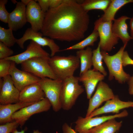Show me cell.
<instances>
[{
  "instance_id": "16",
  "label": "cell",
  "mask_w": 133,
  "mask_h": 133,
  "mask_svg": "<svg viewBox=\"0 0 133 133\" xmlns=\"http://www.w3.org/2000/svg\"><path fill=\"white\" fill-rule=\"evenodd\" d=\"M133 105V102L122 101L119 99L118 96L115 95L113 98L106 101L102 107L95 110L87 117H92L109 113L118 114L120 110L132 107Z\"/></svg>"
},
{
  "instance_id": "10",
  "label": "cell",
  "mask_w": 133,
  "mask_h": 133,
  "mask_svg": "<svg viewBox=\"0 0 133 133\" xmlns=\"http://www.w3.org/2000/svg\"><path fill=\"white\" fill-rule=\"evenodd\" d=\"M128 113L126 110L113 115L92 117H83L80 116L75 122L74 130L78 133H87L90 130L105 122L112 119L121 118L127 116Z\"/></svg>"
},
{
  "instance_id": "1",
  "label": "cell",
  "mask_w": 133,
  "mask_h": 133,
  "mask_svg": "<svg viewBox=\"0 0 133 133\" xmlns=\"http://www.w3.org/2000/svg\"><path fill=\"white\" fill-rule=\"evenodd\" d=\"M88 13L76 1L64 0L59 6L46 12L41 33L53 40H80L84 38L88 27Z\"/></svg>"
},
{
  "instance_id": "11",
  "label": "cell",
  "mask_w": 133,
  "mask_h": 133,
  "mask_svg": "<svg viewBox=\"0 0 133 133\" xmlns=\"http://www.w3.org/2000/svg\"><path fill=\"white\" fill-rule=\"evenodd\" d=\"M20 91L15 86L9 75L0 79V103L6 105L19 102Z\"/></svg>"
},
{
  "instance_id": "9",
  "label": "cell",
  "mask_w": 133,
  "mask_h": 133,
  "mask_svg": "<svg viewBox=\"0 0 133 133\" xmlns=\"http://www.w3.org/2000/svg\"><path fill=\"white\" fill-rule=\"evenodd\" d=\"M42 33L33 30L31 28L27 29L22 36L16 39V43L20 48L24 49V44L26 41L31 40L42 46L48 47L51 51L50 56H54L57 52L60 51V47L53 40L46 37H43Z\"/></svg>"
},
{
  "instance_id": "6",
  "label": "cell",
  "mask_w": 133,
  "mask_h": 133,
  "mask_svg": "<svg viewBox=\"0 0 133 133\" xmlns=\"http://www.w3.org/2000/svg\"><path fill=\"white\" fill-rule=\"evenodd\" d=\"M63 81L48 78L40 79L38 83L51 103L53 110L59 111L61 108L60 98Z\"/></svg>"
},
{
  "instance_id": "19",
  "label": "cell",
  "mask_w": 133,
  "mask_h": 133,
  "mask_svg": "<svg viewBox=\"0 0 133 133\" xmlns=\"http://www.w3.org/2000/svg\"><path fill=\"white\" fill-rule=\"evenodd\" d=\"M45 98V93L38 83L31 84L25 87L20 91V102L35 103Z\"/></svg>"
},
{
  "instance_id": "35",
  "label": "cell",
  "mask_w": 133,
  "mask_h": 133,
  "mask_svg": "<svg viewBox=\"0 0 133 133\" xmlns=\"http://www.w3.org/2000/svg\"><path fill=\"white\" fill-rule=\"evenodd\" d=\"M62 129V133H78L66 123H65L63 124Z\"/></svg>"
},
{
  "instance_id": "41",
  "label": "cell",
  "mask_w": 133,
  "mask_h": 133,
  "mask_svg": "<svg viewBox=\"0 0 133 133\" xmlns=\"http://www.w3.org/2000/svg\"><path fill=\"white\" fill-rule=\"evenodd\" d=\"M33 133H42L41 132H39L38 130H34Z\"/></svg>"
},
{
  "instance_id": "40",
  "label": "cell",
  "mask_w": 133,
  "mask_h": 133,
  "mask_svg": "<svg viewBox=\"0 0 133 133\" xmlns=\"http://www.w3.org/2000/svg\"><path fill=\"white\" fill-rule=\"evenodd\" d=\"M27 128H26L24 130H22L21 131H18L17 129L15 130L12 133H25V131L27 130Z\"/></svg>"
},
{
  "instance_id": "7",
  "label": "cell",
  "mask_w": 133,
  "mask_h": 133,
  "mask_svg": "<svg viewBox=\"0 0 133 133\" xmlns=\"http://www.w3.org/2000/svg\"><path fill=\"white\" fill-rule=\"evenodd\" d=\"M113 21L101 22L98 19L94 23V29L97 31L100 37L99 44L101 51H111L118 43L119 38L113 32Z\"/></svg>"
},
{
  "instance_id": "36",
  "label": "cell",
  "mask_w": 133,
  "mask_h": 133,
  "mask_svg": "<svg viewBox=\"0 0 133 133\" xmlns=\"http://www.w3.org/2000/svg\"><path fill=\"white\" fill-rule=\"evenodd\" d=\"M50 9L55 8L61 5L64 0H49Z\"/></svg>"
},
{
  "instance_id": "37",
  "label": "cell",
  "mask_w": 133,
  "mask_h": 133,
  "mask_svg": "<svg viewBox=\"0 0 133 133\" xmlns=\"http://www.w3.org/2000/svg\"><path fill=\"white\" fill-rule=\"evenodd\" d=\"M128 82L129 85V93L130 94L133 95V75L130 76Z\"/></svg>"
},
{
  "instance_id": "18",
  "label": "cell",
  "mask_w": 133,
  "mask_h": 133,
  "mask_svg": "<svg viewBox=\"0 0 133 133\" xmlns=\"http://www.w3.org/2000/svg\"><path fill=\"white\" fill-rule=\"evenodd\" d=\"M26 6L21 1L17 2L15 8L9 13L7 23L9 28L13 31L21 28L27 22Z\"/></svg>"
},
{
  "instance_id": "3",
  "label": "cell",
  "mask_w": 133,
  "mask_h": 133,
  "mask_svg": "<svg viewBox=\"0 0 133 133\" xmlns=\"http://www.w3.org/2000/svg\"><path fill=\"white\" fill-rule=\"evenodd\" d=\"M79 82V77L74 76L63 80L60 100L63 110L68 111L71 109L84 92V89Z\"/></svg>"
},
{
  "instance_id": "8",
  "label": "cell",
  "mask_w": 133,
  "mask_h": 133,
  "mask_svg": "<svg viewBox=\"0 0 133 133\" xmlns=\"http://www.w3.org/2000/svg\"><path fill=\"white\" fill-rule=\"evenodd\" d=\"M51 106L50 101L45 97L40 101L23 108L16 112L12 115V118L13 121H16L19 124L21 128L32 115L47 111Z\"/></svg>"
},
{
  "instance_id": "15",
  "label": "cell",
  "mask_w": 133,
  "mask_h": 133,
  "mask_svg": "<svg viewBox=\"0 0 133 133\" xmlns=\"http://www.w3.org/2000/svg\"><path fill=\"white\" fill-rule=\"evenodd\" d=\"M26 13L27 22L31 25V28L36 32L41 31L45 13L42 11L38 3L35 0H32L27 6Z\"/></svg>"
},
{
  "instance_id": "30",
  "label": "cell",
  "mask_w": 133,
  "mask_h": 133,
  "mask_svg": "<svg viewBox=\"0 0 133 133\" xmlns=\"http://www.w3.org/2000/svg\"><path fill=\"white\" fill-rule=\"evenodd\" d=\"M11 61L4 59H0V78H2L9 75Z\"/></svg>"
},
{
  "instance_id": "33",
  "label": "cell",
  "mask_w": 133,
  "mask_h": 133,
  "mask_svg": "<svg viewBox=\"0 0 133 133\" xmlns=\"http://www.w3.org/2000/svg\"><path fill=\"white\" fill-rule=\"evenodd\" d=\"M123 66H125L127 65H133V60L130 57L127 52L124 51L122 57Z\"/></svg>"
},
{
  "instance_id": "27",
  "label": "cell",
  "mask_w": 133,
  "mask_h": 133,
  "mask_svg": "<svg viewBox=\"0 0 133 133\" xmlns=\"http://www.w3.org/2000/svg\"><path fill=\"white\" fill-rule=\"evenodd\" d=\"M100 50V45L98 43L97 48L93 50L92 66L94 70L99 72L106 76L107 73L103 65V58Z\"/></svg>"
},
{
  "instance_id": "42",
  "label": "cell",
  "mask_w": 133,
  "mask_h": 133,
  "mask_svg": "<svg viewBox=\"0 0 133 133\" xmlns=\"http://www.w3.org/2000/svg\"><path fill=\"white\" fill-rule=\"evenodd\" d=\"M132 107H133V106Z\"/></svg>"
},
{
  "instance_id": "39",
  "label": "cell",
  "mask_w": 133,
  "mask_h": 133,
  "mask_svg": "<svg viewBox=\"0 0 133 133\" xmlns=\"http://www.w3.org/2000/svg\"><path fill=\"white\" fill-rule=\"evenodd\" d=\"M32 0H21V1L26 6H27Z\"/></svg>"
},
{
  "instance_id": "43",
  "label": "cell",
  "mask_w": 133,
  "mask_h": 133,
  "mask_svg": "<svg viewBox=\"0 0 133 133\" xmlns=\"http://www.w3.org/2000/svg\"></svg>"
},
{
  "instance_id": "28",
  "label": "cell",
  "mask_w": 133,
  "mask_h": 133,
  "mask_svg": "<svg viewBox=\"0 0 133 133\" xmlns=\"http://www.w3.org/2000/svg\"><path fill=\"white\" fill-rule=\"evenodd\" d=\"M13 31L10 28L7 29L0 26V42L9 47L13 46L16 43L17 39L13 35Z\"/></svg>"
},
{
  "instance_id": "29",
  "label": "cell",
  "mask_w": 133,
  "mask_h": 133,
  "mask_svg": "<svg viewBox=\"0 0 133 133\" xmlns=\"http://www.w3.org/2000/svg\"><path fill=\"white\" fill-rule=\"evenodd\" d=\"M19 125V124L15 121L1 124L0 133H12Z\"/></svg>"
},
{
  "instance_id": "21",
  "label": "cell",
  "mask_w": 133,
  "mask_h": 133,
  "mask_svg": "<svg viewBox=\"0 0 133 133\" xmlns=\"http://www.w3.org/2000/svg\"><path fill=\"white\" fill-rule=\"evenodd\" d=\"M34 103L19 101L14 104H0V124H2L14 121L12 117L16 112Z\"/></svg>"
},
{
  "instance_id": "17",
  "label": "cell",
  "mask_w": 133,
  "mask_h": 133,
  "mask_svg": "<svg viewBox=\"0 0 133 133\" xmlns=\"http://www.w3.org/2000/svg\"><path fill=\"white\" fill-rule=\"evenodd\" d=\"M104 77L101 73L93 69H89L80 75L79 81L83 83L85 87L87 99L91 98L96 86Z\"/></svg>"
},
{
  "instance_id": "31",
  "label": "cell",
  "mask_w": 133,
  "mask_h": 133,
  "mask_svg": "<svg viewBox=\"0 0 133 133\" xmlns=\"http://www.w3.org/2000/svg\"><path fill=\"white\" fill-rule=\"evenodd\" d=\"M7 2V0H0V20L5 23H7L9 14L5 6Z\"/></svg>"
},
{
  "instance_id": "2",
  "label": "cell",
  "mask_w": 133,
  "mask_h": 133,
  "mask_svg": "<svg viewBox=\"0 0 133 133\" xmlns=\"http://www.w3.org/2000/svg\"><path fill=\"white\" fill-rule=\"evenodd\" d=\"M48 63L58 79L62 80L73 76L78 68L80 60L76 56H54L48 60Z\"/></svg>"
},
{
  "instance_id": "24",
  "label": "cell",
  "mask_w": 133,
  "mask_h": 133,
  "mask_svg": "<svg viewBox=\"0 0 133 133\" xmlns=\"http://www.w3.org/2000/svg\"><path fill=\"white\" fill-rule=\"evenodd\" d=\"M122 123L111 119L90 130L87 133H115L120 130Z\"/></svg>"
},
{
  "instance_id": "12",
  "label": "cell",
  "mask_w": 133,
  "mask_h": 133,
  "mask_svg": "<svg viewBox=\"0 0 133 133\" xmlns=\"http://www.w3.org/2000/svg\"><path fill=\"white\" fill-rule=\"evenodd\" d=\"M115 96L112 90L107 84L102 81L99 82L94 94L89 99L85 117H88L103 102L112 99Z\"/></svg>"
},
{
  "instance_id": "4",
  "label": "cell",
  "mask_w": 133,
  "mask_h": 133,
  "mask_svg": "<svg viewBox=\"0 0 133 133\" xmlns=\"http://www.w3.org/2000/svg\"><path fill=\"white\" fill-rule=\"evenodd\" d=\"M126 45H124L115 54L110 55L106 52L101 50L104 61L108 69L109 79L111 81L114 77L120 83L128 82L130 76L123 69L122 57Z\"/></svg>"
},
{
  "instance_id": "38",
  "label": "cell",
  "mask_w": 133,
  "mask_h": 133,
  "mask_svg": "<svg viewBox=\"0 0 133 133\" xmlns=\"http://www.w3.org/2000/svg\"><path fill=\"white\" fill-rule=\"evenodd\" d=\"M130 25L131 27V37L132 39H133V17L130 19Z\"/></svg>"
},
{
  "instance_id": "5",
  "label": "cell",
  "mask_w": 133,
  "mask_h": 133,
  "mask_svg": "<svg viewBox=\"0 0 133 133\" xmlns=\"http://www.w3.org/2000/svg\"><path fill=\"white\" fill-rule=\"evenodd\" d=\"M49 59L39 57L30 59L21 64V68L40 79H57L49 63Z\"/></svg>"
},
{
  "instance_id": "26",
  "label": "cell",
  "mask_w": 133,
  "mask_h": 133,
  "mask_svg": "<svg viewBox=\"0 0 133 133\" xmlns=\"http://www.w3.org/2000/svg\"><path fill=\"white\" fill-rule=\"evenodd\" d=\"M99 37L97 31L94 29L91 33L85 39L81 42L61 51H65L73 50H82L86 47L93 46Z\"/></svg>"
},
{
  "instance_id": "20",
  "label": "cell",
  "mask_w": 133,
  "mask_h": 133,
  "mask_svg": "<svg viewBox=\"0 0 133 133\" xmlns=\"http://www.w3.org/2000/svg\"><path fill=\"white\" fill-rule=\"evenodd\" d=\"M130 18L127 16H122L113 21L112 26L113 33L120 39L124 45H127L128 42L132 38L128 31V26L126 21Z\"/></svg>"
},
{
  "instance_id": "23",
  "label": "cell",
  "mask_w": 133,
  "mask_h": 133,
  "mask_svg": "<svg viewBox=\"0 0 133 133\" xmlns=\"http://www.w3.org/2000/svg\"><path fill=\"white\" fill-rule=\"evenodd\" d=\"M92 51L91 48L88 47L85 50L77 51L76 55L79 59L80 64V75L91 69L92 66Z\"/></svg>"
},
{
  "instance_id": "34",
  "label": "cell",
  "mask_w": 133,
  "mask_h": 133,
  "mask_svg": "<svg viewBox=\"0 0 133 133\" xmlns=\"http://www.w3.org/2000/svg\"><path fill=\"white\" fill-rule=\"evenodd\" d=\"M37 1L42 11L46 13L50 9L49 0H38Z\"/></svg>"
},
{
  "instance_id": "25",
  "label": "cell",
  "mask_w": 133,
  "mask_h": 133,
  "mask_svg": "<svg viewBox=\"0 0 133 133\" xmlns=\"http://www.w3.org/2000/svg\"><path fill=\"white\" fill-rule=\"evenodd\" d=\"M111 0H85L83 1L81 4L85 11L99 10L104 12L107 9Z\"/></svg>"
},
{
  "instance_id": "32",
  "label": "cell",
  "mask_w": 133,
  "mask_h": 133,
  "mask_svg": "<svg viewBox=\"0 0 133 133\" xmlns=\"http://www.w3.org/2000/svg\"><path fill=\"white\" fill-rule=\"evenodd\" d=\"M13 53L14 51L12 50L0 42V59H5L10 57Z\"/></svg>"
},
{
  "instance_id": "22",
  "label": "cell",
  "mask_w": 133,
  "mask_h": 133,
  "mask_svg": "<svg viewBox=\"0 0 133 133\" xmlns=\"http://www.w3.org/2000/svg\"><path fill=\"white\" fill-rule=\"evenodd\" d=\"M130 3H133V0H111L109 6L104 12V14L98 19L103 22L113 21L115 19V15L118 10L124 5Z\"/></svg>"
},
{
  "instance_id": "14",
  "label": "cell",
  "mask_w": 133,
  "mask_h": 133,
  "mask_svg": "<svg viewBox=\"0 0 133 133\" xmlns=\"http://www.w3.org/2000/svg\"><path fill=\"white\" fill-rule=\"evenodd\" d=\"M50 56L49 54L43 49L41 46L31 40L25 51L5 59L13 61L17 64H21L33 58L39 57L49 59Z\"/></svg>"
},
{
  "instance_id": "13",
  "label": "cell",
  "mask_w": 133,
  "mask_h": 133,
  "mask_svg": "<svg viewBox=\"0 0 133 133\" xmlns=\"http://www.w3.org/2000/svg\"><path fill=\"white\" fill-rule=\"evenodd\" d=\"M15 64L11 61L9 73L15 86L20 91L26 86L39 82L40 78L30 73L19 70Z\"/></svg>"
}]
</instances>
